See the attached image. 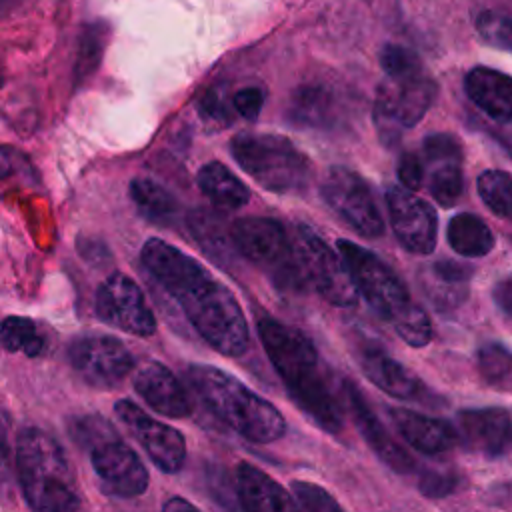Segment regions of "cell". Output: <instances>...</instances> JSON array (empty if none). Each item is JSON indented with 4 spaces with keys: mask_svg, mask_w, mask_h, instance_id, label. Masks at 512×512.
<instances>
[{
    "mask_svg": "<svg viewBox=\"0 0 512 512\" xmlns=\"http://www.w3.org/2000/svg\"><path fill=\"white\" fill-rule=\"evenodd\" d=\"M140 258L208 346L230 358L248 350L250 330L242 306L198 260L160 238L146 240Z\"/></svg>",
    "mask_w": 512,
    "mask_h": 512,
    "instance_id": "6da1fadb",
    "label": "cell"
},
{
    "mask_svg": "<svg viewBox=\"0 0 512 512\" xmlns=\"http://www.w3.org/2000/svg\"><path fill=\"white\" fill-rule=\"evenodd\" d=\"M260 342L298 408L322 430H342V406L322 370L318 350L300 330L264 316L256 324Z\"/></svg>",
    "mask_w": 512,
    "mask_h": 512,
    "instance_id": "7a4b0ae2",
    "label": "cell"
},
{
    "mask_svg": "<svg viewBox=\"0 0 512 512\" xmlns=\"http://www.w3.org/2000/svg\"><path fill=\"white\" fill-rule=\"evenodd\" d=\"M186 376L204 406L242 438L270 444L284 436L282 412L236 376L210 364H190Z\"/></svg>",
    "mask_w": 512,
    "mask_h": 512,
    "instance_id": "3957f363",
    "label": "cell"
},
{
    "mask_svg": "<svg viewBox=\"0 0 512 512\" xmlns=\"http://www.w3.org/2000/svg\"><path fill=\"white\" fill-rule=\"evenodd\" d=\"M16 476L32 512H78L80 490L64 448L38 426L16 440Z\"/></svg>",
    "mask_w": 512,
    "mask_h": 512,
    "instance_id": "277c9868",
    "label": "cell"
},
{
    "mask_svg": "<svg viewBox=\"0 0 512 512\" xmlns=\"http://www.w3.org/2000/svg\"><path fill=\"white\" fill-rule=\"evenodd\" d=\"M336 248L358 294L364 296L370 308L390 322L398 334L412 328L426 316V312L412 302L400 276L382 258L352 240H338Z\"/></svg>",
    "mask_w": 512,
    "mask_h": 512,
    "instance_id": "5b68a950",
    "label": "cell"
},
{
    "mask_svg": "<svg viewBox=\"0 0 512 512\" xmlns=\"http://www.w3.org/2000/svg\"><path fill=\"white\" fill-rule=\"evenodd\" d=\"M230 150L238 166L270 192L298 194L310 182L308 156L284 136L242 132L232 138Z\"/></svg>",
    "mask_w": 512,
    "mask_h": 512,
    "instance_id": "8992f818",
    "label": "cell"
},
{
    "mask_svg": "<svg viewBox=\"0 0 512 512\" xmlns=\"http://www.w3.org/2000/svg\"><path fill=\"white\" fill-rule=\"evenodd\" d=\"M230 230L238 254L264 268L280 288L302 290L306 286L296 262L292 236L278 220L248 216L232 222Z\"/></svg>",
    "mask_w": 512,
    "mask_h": 512,
    "instance_id": "52a82bcc",
    "label": "cell"
},
{
    "mask_svg": "<svg viewBox=\"0 0 512 512\" xmlns=\"http://www.w3.org/2000/svg\"><path fill=\"white\" fill-rule=\"evenodd\" d=\"M296 262L306 286L314 288L332 306L348 308L356 304L358 290L338 254L308 226H296L292 234Z\"/></svg>",
    "mask_w": 512,
    "mask_h": 512,
    "instance_id": "ba28073f",
    "label": "cell"
},
{
    "mask_svg": "<svg viewBox=\"0 0 512 512\" xmlns=\"http://www.w3.org/2000/svg\"><path fill=\"white\" fill-rule=\"evenodd\" d=\"M320 194L328 208L364 238H378L384 220L370 184L346 166H332L320 184Z\"/></svg>",
    "mask_w": 512,
    "mask_h": 512,
    "instance_id": "9c48e42d",
    "label": "cell"
},
{
    "mask_svg": "<svg viewBox=\"0 0 512 512\" xmlns=\"http://www.w3.org/2000/svg\"><path fill=\"white\" fill-rule=\"evenodd\" d=\"M96 314L106 324L134 336L146 338L156 332V318L142 288L122 272L110 274L98 286Z\"/></svg>",
    "mask_w": 512,
    "mask_h": 512,
    "instance_id": "30bf717a",
    "label": "cell"
},
{
    "mask_svg": "<svg viewBox=\"0 0 512 512\" xmlns=\"http://www.w3.org/2000/svg\"><path fill=\"white\" fill-rule=\"evenodd\" d=\"M72 370L94 388H114L134 368V356L114 336H80L68 346Z\"/></svg>",
    "mask_w": 512,
    "mask_h": 512,
    "instance_id": "8fae6325",
    "label": "cell"
},
{
    "mask_svg": "<svg viewBox=\"0 0 512 512\" xmlns=\"http://www.w3.org/2000/svg\"><path fill=\"white\" fill-rule=\"evenodd\" d=\"M114 412L132 438L150 456L156 468L166 474H176L182 470L186 462V440L176 428L148 416L128 398L118 400L114 404Z\"/></svg>",
    "mask_w": 512,
    "mask_h": 512,
    "instance_id": "7c38bea8",
    "label": "cell"
},
{
    "mask_svg": "<svg viewBox=\"0 0 512 512\" xmlns=\"http://www.w3.org/2000/svg\"><path fill=\"white\" fill-rule=\"evenodd\" d=\"M88 452L92 468L106 492L120 498H134L148 490L150 474L146 466L118 434L102 438Z\"/></svg>",
    "mask_w": 512,
    "mask_h": 512,
    "instance_id": "4fadbf2b",
    "label": "cell"
},
{
    "mask_svg": "<svg viewBox=\"0 0 512 512\" xmlns=\"http://www.w3.org/2000/svg\"><path fill=\"white\" fill-rule=\"evenodd\" d=\"M386 206L396 240L410 254L428 256L436 248L438 218L428 202L402 186H388Z\"/></svg>",
    "mask_w": 512,
    "mask_h": 512,
    "instance_id": "5bb4252c",
    "label": "cell"
},
{
    "mask_svg": "<svg viewBox=\"0 0 512 512\" xmlns=\"http://www.w3.org/2000/svg\"><path fill=\"white\" fill-rule=\"evenodd\" d=\"M456 432L464 448L486 458H498L512 450V416L500 406L460 410Z\"/></svg>",
    "mask_w": 512,
    "mask_h": 512,
    "instance_id": "9a60e30c",
    "label": "cell"
},
{
    "mask_svg": "<svg viewBox=\"0 0 512 512\" xmlns=\"http://www.w3.org/2000/svg\"><path fill=\"white\" fill-rule=\"evenodd\" d=\"M342 392H344L346 406L352 414V420H354L360 436L372 448V452L394 472L412 474L416 470L414 458L392 438V434L386 430V426L380 422L376 412L366 402L364 392L350 380L344 382Z\"/></svg>",
    "mask_w": 512,
    "mask_h": 512,
    "instance_id": "2e32d148",
    "label": "cell"
},
{
    "mask_svg": "<svg viewBox=\"0 0 512 512\" xmlns=\"http://www.w3.org/2000/svg\"><path fill=\"white\" fill-rule=\"evenodd\" d=\"M134 390L158 414L168 418H188L192 400L178 376L162 362H146L134 374Z\"/></svg>",
    "mask_w": 512,
    "mask_h": 512,
    "instance_id": "e0dca14e",
    "label": "cell"
},
{
    "mask_svg": "<svg viewBox=\"0 0 512 512\" xmlns=\"http://www.w3.org/2000/svg\"><path fill=\"white\" fill-rule=\"evenodd\" d=\"M344 116V102L338 90L326 82L298 86L288 102V120L300 128L332 130Z\"/></svg>",
    "mask_w": 512,
    "mask_h": 512,
    "instance_id": "ac0fdd59",
    "label": "cell"
},
{
    "mask_svg": "<svg viewBox=\"0 0 512 512\" xmlns=\"http://www.w3.org/2000/svg\"><path fill=\"white\" fill-rule=\"evenodd\" d=\"M358 360L366 378L386 394L400 400H422L430 396L426 384L404 364L386 354V350L368 344L360 350Z\"/></svg>",
    "mask_w": 512,
    "mask_h": 512,
    "instance_id": "d6986e66",
    "label": "cell"
},
{
    "mask_svg": "<svg viewBox=\"0 0 512 512\" xmlns=\"http://www.w3.org/2000/svg\"><path fill=\"white\" fill-rule=\"evenodd\" d=\"M436 92V82L424 72L400 82L386 80L378 86L376 100H380L406 130L416 126L426 116L436 98Z\"/></svg>",
    "mask_w": 512,
    "mask_h": 512,
    "instance_id": "ffe728a7",
    "label": "cell"
},
{
    "mask_svg": "<svg viewBox=\"0 0 512 512\" xmlns=\"http://www.w3.org/2000/svg\"><path fill=\"white\" fill-rule=\"evenodd\" d=\"M236 494L242 512H300L290 492L250 462L236 466Z\"/></svg>",
    "mask_w": 512,
    "mask_h": 512,
    "instance_id": "44dd1931",
    "label": "cell"
},
{
    "mask_svg": "<svg viewBox=\"0 0 512 512\" xmlns=\"http://www.w3.org/2000/svg\"><path fill=\"white\" fill-rule=\"evenodd\" d=\"M388 414L400 436L424 454H440L458 444V432L446 420L424 416L408 408H388Z\"/></svg>",
    "mask_w": 512,
    "mask_h": 512,
    "instance_id": "7402d4cb",
    "label": "cell"
},
{
    "mask_svg": "<svg viewBox=\"0 0 512 512\" xmlns=\"http://www.w3.org/2000/svg\"><path fill=\"white\" fill-rule=\"evenodd\" d=\"M466 96L486 116L498 122H512V76L490 68L474 66L464 76Z\"/></svg>",
    "mask_w": 512,
    "mask_h": 512,
    "instance_id": "603a6c76",
    "label": "cell"
},
{
    "mask_svg": "<svg viewBox=\"0 0 512 512\" xmlns=\"http://www.w3.org/2000/svg\"><path fill=\"white\" fill-rule=\"evenodd\" d=\"M200 192L222 210H238L248 204L250 190L222 162H208L198 170Z\"/></svg>",
    "mask_w": 512,
    "mask_h": 512,
    "instance_id": "cb8c5ba5",
    "label": "cell"
},
{
    "mask_svg": "<svg viewBox=\"0 0 512 512\" xmlns=\"http://www.w3.org/2000/svg\"><path fill=\"white\" fill-rule=\"evenodd\" d=\"M446 240L450 248L464 258L486 256L496 244L490 226L472 212H460L450 218L446 226Z\"/></svg>",
    "mask_w": 512,
    "mask_h": 512,
    "instance_id": "d4e9b609",
    "label": "cell"
},
{
    "mask_svg": "<svg viewBox=\"0 0 512 512\" xmlns=\"http://www.w3.org/2000/svg\"><path fill=\"white\" fill-rule=\"evenodd\" d=\"M232 226V224H230ZM218 212L198 208L188 214V228L198 246L214 260L228 262L236 250L232 230Z\"/></svg>",
    "mask_w": 512,
    "mask_h": 512,
    "instance_id": "484cf974",
    "label": "cell"
},
{
    "mask_svg": "<svg viewBox=\"0 0 512 512\" xmlns=\"http://www.w3.org/2000/svg\"><path fill=\"white\" fill-rule=\"evenodd\" d=\"M130 198L140 214L156 224H172L180 212L176 198L152 178H134L130 182Z\"/></svg>",
    "mask_w": 512,
    "mask_h": 512,
    "instance_id": "4316f807",
    "label": "cell"
},
{
    "mask_svg": "<svg viewBox=\"0 0 512 512\" xmlns=\"http://www.w3.org/2000/svg\"><path fill=\"white\" fill-rule=\"evenodd\" d=\"M108 40L106 22H90L78 36V50L74 62V86H82L100 66Z\"/></svg>",
    "mask_w": 512,
    "mask_h": 512,
    "instance_id": "83f0119b",
    "label": "cell"
},
{
    "mask_svg": "<svg viewBox=\"0 0 512 512\" xmlns=\"http://www.w3.org/2000/svg\"><path fill=\"white\" fill-rule=\"evenodd\" d=\"M0 346L6 352H22L34 358L42 354L46 340L34 320L26 316H8L0 324Z\"/></svg>",
    "mask_w": 512,
    "mask_h": 512,
    "instance_id": "f1b7e54d",
    "label": "cell"
},
{
    "mask_svg": "<svg viewBox=\"0 0 512 512\" xmlns=\"http://www.w3.org/2000/svg\"><path fill=\"white\" fill-rule=\"evenodd\" d=\"M476 184L486 208L512 222V174L506 170H484Z\"/></svg>",
    "mask_w": 512,
    "mask_h": 512,
    "instance_id": "f546056e",
    "label": "cell"
},
{
    "mask_svg": "<svg viewBox=\"0 0 512 512\" xmlns=\"http://www.w3.org/2000/svg\"><path fill=\"white\" fill-rule=\"evenodd\" d=\"M430 166V194L442 206H454L464 192L462 160L432 162Z\"/></svg>",
    "mask_w": 512,
    "mask_h": 512,
    "instance_id": "4dcf8cb0",
    "label": "cell"
},
{
    "mask_svg": "<svg viewBox=\"0 0 512 512\" xmlns=\"http://www.w3.org/2000/svg\"><path fill=\"white\" fill-rule=\"evenodd\" d=\"M380 66L386 72L388 80L400 82L424 74V66L418 54L400 44H384L380 50Z\"/></svg>",
    "mask_w": 512,
    "mask_h": 512,
    "instance_id": "1f68e13d",
    "label": "cell"
},
{
    "mask_svg": "<svg viewBox=\"0 0 512 512\" xmlns=\"http://www.w3.org/2000/svg\"><path fill=\"white\" fill-rule=\"evenodd\" d=\"M478 372L480 376L490 382L498 384L512 376V352L500 342H486L476 352Z\"/></svg>",
    "mask_w": 512,
    "mask_h": 512,
    "instance_id": "d6a6232c",
    "label": "cell"
},
{
    "mask_svg": "<svg viewBox=\"0 0 512 512\" xmlns=\"http://www.w3.org/2000/svg\"><path fill=\"white\" fill-rule=\"evenodd\" d=\"M476 32L486 44L512 54V14L484 10L476 16Z\"/></svg>",
    "mask_w": 512,
    "mask_h": 512,
    "instance_id": "836d02e7",
    "label": "cell"
},
{
    "mask_svg": "<svg viewBox=\"0 0 512 512\" xmlns=\"http://www.w3.org/2000/svg\"><path fill=\"white\" fill-rule=\"evenodd\" d=\"M292 492L304 512H346L338 500L322 486L308 480H294Z\"/></svg>",
    "mask_w": 512,
    "mask_h": 512,
    "instance_id": "e575fe53",
    "label": "cell"
},
{
    "mask_svg": "<svg viewBox=\"0 0 512 512\" xmlns=\"http://www.w3.org/2000/svg\"><path fill=\"white\" fill-rule=\"evenodd\" d=\"M198 112L206 122H212L214 126H226L234 118V104L232 96L228 98L220 86H214L206 90L198 102Z\"/></svg>",
    "mask_w": 512,
    "mask_h": 512,
    "instance_id": "d590c367",
    "label": "cell"
},
{
    "mask_svg": "<svg viewBox=\"0 0 512 512\" xmlns=\"http://www.w3.org/2000/svg\"><path fill=\"white\" fill-rule=\"evenodd\" d=\"M422 152H424V158H426L428 164L448 162V160H462L464 162L462 142L450 132L428 134L422 142Z\"/></svg>",
    "mask_w": 512,
    "mask_h": 512,
    "instance_id": "8d00e7d4",
    "label": "cell"
},
{
    "mask_svg": "<svg viewBox=\"0 0 512 512\" xmlns=\"http://www.w3.org/2000/svg\"><path fill=\"white\" fill-rule=\"evenodd\" d=\"M112 434H116V430L100 416H80L70 422V436L86 450Z\"/></svg>",
    "mask_w": 512,
    "mask_h": 512,
    "instance_id": "74e56055",
    "label": "cell"
},
{
    "mask_svg": "<svg viewBox=\"0 0 512 512\" xmlns=\"http://www.w3.org/2000/svg\"><path fill=\"white\" fill-rule=\"evenodd\" d=\"M372 120H374V128L378 132V138H380L382 146L396 148L400 144L404 128L400 126L396 116L376 98H374V104H372Z\"/></svg>",
    "mask_w": 512,
    "mask_h": 512,
    "instance_id": "f35d334b",
    "label": "cell"
},
{
    "mask_svg": "<svg viewBox=\"0 0 512 512\" xmlns=\"http://www.w3.org/2000/svg\"><path fill=\"white\" fill-rule=\"evenodd\" d=\"M472 266L456 262V260H438L428 268L430 278L444 282L448 286H458V288H468L470 276H472Z\"/></svg>",
    "mask_w": 512,
    "mask_h": 512,
    "instance_id": "ab89813d",
    "label": "cell"
},
{
    "mask_svg": "<svg viewBox=\"0 0 512 512\" xmlns=\"http://www.w3.org/2000/svg\"><path fill=\"white\" fill-rule=\"evenodd\" d=\"M396 174H398V180H400L402 188H406L410 192L418 190L424 182V162H422L420 154L414 152V150H404L398 156Z\"/></svg>",
    "mask_w": 512,
    "mask_h": 512,
    "instance_id": "60d3db41",
    "label": "cell"
},
{
    "mask_svg": "<svg viewBox=\"0 0 512 512\" xmlns=\"http://www.w3.org/2000/svg\"><path fill=\"white\" fill-rule=\"evenodd\" d=\"M458 482H460V478L454 472L428 470L420 476L418 488L428 498H444V496L452 494L458 488Z\"/></svg>",
    "mask_w": 512,
    "mask_h": 512,
    "instance_id": "b9f144b4",
    "label": "cell"
},
{
    "mask_svg": "<svg viewBox=\"0 0 512 512\" xmlns=\"http://www.w3.org/2000/svg\"><path fill=\"white\" fill-rule=\"evenodd\" d=\"M232 104H234L236 114L254 122L260 116V110H262V104H264V92L256 86H246V88L234 92Z\"/></svg>",
    "mask_w": 512,
    "mask_h": 512,
    "instance_id": "7bdbcfd3",
    "label": "cell"
},
{
    "mask_svg": "<svg viewBox=\"0 0 512 512\" xmlns=\"http://www.w3.org/2000/svg\"><path fill=\"white\" fill-rule=\"evenodd\" d=\"M12 484V460H10V444H8V422L0 414V496L10 492Z\"/></svg>",
    "mask_w": 512,
    "mask_h": 512,
    "instance_id": "ee69618b",
    "label": "cell"
},
{
    "mask_svg": "<svg viewBox=\"0 0 512 512\" xmlns=\"http://www.w3.org/2000/svg\"><path fill=\"white\" fill-rule=\"evenodd\" d=\"M26 166H28V160L20 150L0 144V182L6 178H12L16 174H24Z\"/></svg>",
    "mask_w": 512,
    "mask_h": 512,
    "instance_id": "f6af8a7d",
    "label": "cell"
},
{
    "mask_svg": "<svg viewBox=\"0 0 512 512\" xmlns=\"http://www.w3.org/2000/svg\"><path fill=\"white\" fill-rule=\"evenodd\" d=\"M492 298L496 302V306L512 318V274L500 278L494 288H492Z\"/></svg>",
    "mask_w": 512,
    "mask_h": 512,
    "instance_id": "bcb514c9",
    "label": "cell"
},
{
    "mask_svg": "<svg viewBox=\"0 0 512 512\" xmlns=\"http://www.w3.org/2000/svg\"><path fill=\"white\" fill-rule=\"evenodd\" d=\"M162 512H200L192 502L184 500L182 496H172L162 504Z\"/></svg>",
    "mask_w": 512,
    "mask_h": 512,
    "instance_id": "7dc6e473",
    "label": "cell"
}]
</instances>
